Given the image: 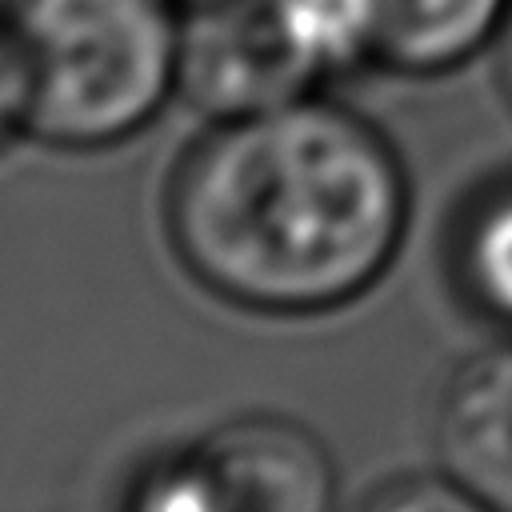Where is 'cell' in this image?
Instances as JSON below:
<instances>
[{"instance_id": "1", "label": "cell", "mask_w": 512, "mask_h": 512, "mask_svg": "<svg viewBox=\"0 0 512 512\" xmlns=\"http://www.w3.org/2000/svg\"><path fill=\"white\" fill-rule=\"evenodd\" d=\"M408 216L388 132L324 92L212 120L164 184V236L184 272L260 316L360 300L392 268Z\"/></svg>"}, {"instance_id": "2", "label": "cell", "mask_w": 512, "mask_h": 512, "mask_svg": "<svg viewBox=\"0 0 512 512\" xmlns=\"http://www.w3.org/2000/svg\"><path fill=\"white\" fill-rule=\"evenodd\" d=\"M0 20L28 76L24 132L48 148L124 144L180 92L176 0H0Z\"/></svg>"}, {"instance_id": "3", "label": "cell", "mask_w": 512, "mask_h": 512, "mask_svg": "<svg viewBox=\"0 0 512 512\" xmlns=\"http://www.w3.org/2000/svg\"><path fill=\"white\" fill-rule=\"evenodd\" d=\"M372 68L364 0H212L188 8L180 96L208 120L264 112Z\"/></svg>"}, {"instance_id": "4", "label": "cell", "mask_w": 512, "mask_h": 512, "mask_svg": "<svg viewBox=\"0 0 512 512\" xmlns=\"http://www.w3.org/2000/svg\"><path fill=\"white\" fill-rule=\"evenodd\" d=\"M340 472L304 420L240 412L132 488L128 512H336Z\"/></svg>"}, {"instance_id": "5", "label": "cell", "mask_w": 512, "mask_h": 512, "mask_svg": "<svg viewBox=\"0 0 512 512\" xmlns=\"http://www.w3.org/2000/svg\"><path fill=\"white\" fill-rule=\"evenodd\" d=\"M432 456L492 512H512V332L444 372L432 404Z\"/></svg>"}, {"instance_id": "6", "label": "cell", "mask_w": 512, "mask_h": 512, "mask_svg": "<svg viewBox=\"0 0 512 512\" xmlns=\"http://www.w3.org/2000/svg\"><path fill=\"white\" fill-rule=\"evenodd\" d=\"M512 0H364L372 68L432 80L492 48Z\"/></svg>"}, {"instance_id": "7", "label": "cell", "mask_w": 512, "mask_h": 512, "mask_svg": "<svg viewBox=\"0 0 512 512\" xmlns=\"http://www.w3.org/2000/svg\"><path fill=\"white\" fill-rule=\"evenodd\" d=\"M448 276L472 316L512 332V168L460 200L448 228Z\"/></svg>"}, {"instance_id": "8", "label": "cell", "mask_w": 512, "mask_h": 512, "mask_svg": "<svg viewBox=\"0 0 512 512\" xmlns=\"http://www.w3.org/2000/svg\"><path fill=\"white\" fill-rule=\"evenodd\" d=\"M356 512H492V508L436 468V472H408L376 484L356 504Z\"/></svg>"}, {"instance_id": "9", "label": "cell", "mask_w": 512, "mask_h": 512, "mask_svg": "<svg viewBox=\"0 0 512 512\" xmlns=\"http://www.w3.org/2000/svg\"><path fill=\"white\" fill-rule=\"evenodd\" d=\"M24 120H28V76L20 48L8 24L0 20V140L24 132Z\"/></svg>"}, {"instance_id": "10", "label": "cell", "mask_w": 512, "mask_h": 512, "mask_svg": "<svg viewBox=\"0 0 512 512\" xmlns=\"http://www.w3.org/2000/svg\"><path fill=\"white\" fill-rule=\"evenodd\" d=\"M488 52H492L496 84H500V92H504V100H508V108H512V4H508V12H504V20H500L496 40H492Z\"/></svg>"}, {"instance_id": "11", "label": "cell", "mask_w": 512, "mask_h": 512, "mask_svg": "<svg viewBox=\"0 0 512 512\" xmlns=\"http://www.w3.org/2000/svg\"><path fill=\"white\" fill-rule=\"evenodd\" d=\"M180 8H200V4H212V0H176Z\"/></svg>"}]
</instances>
